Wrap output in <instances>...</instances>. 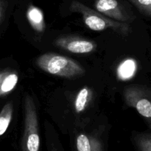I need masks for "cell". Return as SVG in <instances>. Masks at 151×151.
I'll use <instances>...</instances> for the list:
<instances>
[{
	"mask_svg": "<svg viewBox=\"0 0 151 151\" xmlns=\"http://www.w3.org/2000/svg\"><path fill=\"white\" fill-rule=\"evenodd\" d=\"M69 10L73 13H80L82 16L84 24L91 30L103 31L111 29L124 36L128 35L131 30V27L126 22L110 19L78 1H72Z\"/></svg>",
	"mask_w": 151,
	"mask_h": 151,
	"instance_id": "6da1fadb",
	"label": "cell"
},
{
	"mask_svg": "<svg viewBox=\"0 0 151 151\" xmlns=\"http://www.w3.org/2000/svg\"><path fill=\"white\" fill-rule=\"evenodd\" d=\"M36 64L41 70L50 75L66 78L81 76L83 68L75 60L53 53H45L37 58Z\"/></svg>",
	"mask_w": 151,
	"mask_h": 151,
	"instance_id": "7a4b0ae2",
	"label": "cell"
},
{
	"mask_svg": "<svg viewBox=\"0 0 151 151\" xmlns=\"http://www.w3.org/2000/svg\"><path fill=\"white\" fill-rule=\"evenodd\" d=\"M24 131L21 139V151H40L41 139L38 114L35 103L29 94H26L24 99Z\"/></svg>",
	"mask_w": 151,
	"mask_h": 151,
	"instance_id": "3957f363",
	"label": "cell"
},
{
	"mask_svg": "<svg viewBox=\"0 0 151 151\" xmlns=\"http://www.w3.org/2000/svg\"><path fill=\"white\" fill-rule=\"evenodd\" d=\"M127 105L133 107L139 114L150 120L151 117L150 94L146 88L139 86H131L124 91Z\"/></svg>",
	"mask_w": 151,
	"mask_h": 151,
	"instance_id": "277c9868",
	"label": "cell"
},
{
	"mask_svg": "<svg viewBox=\"0 0 151 151\" xmlns=\"http://www.w3.org/2000/svg\"><path fill=\"white\" fill-rule=\"evenodd\" d=\"M73 151H106V144L97 132L79 133L74 140Z\"/></svg>",
	"mask_w": 151,
	"mask_h": 151,
	"instance_id": "5b68a950",
	"label": "cell"
},
{
	"mask_svg": "<svg viewBox=\"0 0 151 151\" xmlns=\"http://www.w3.org/2000/svg\"><path fill=\"white\" fill-rule=\"evenodd\" d=\"M57 47L76 54H87L92 52L97 45L92 41L75 36L60 37L55 41Z\"/></svg>",
	"mask_w": 151,
	"mask_h": 151,
	"instance_id": "8992f818",
	"label": "cell"
},
{
	"mask_svg": "<svg viewBox=\"0 0 151 151\" xmlns=\"http://www.w3.org/2000/svg\"><path fill=\"white\" fill-rule=\"evenodd\" d=\"M97 12L104 16L122 22H128L131 19L125 7L117 0H94Z\"/></svg>",
	"mask_w": 151,
	"mask_h": 151,
	"instance_id": "52a82bcc",
	"label": "cell"
},
{
	"mask_svg": "<svg viewBox=\"0 0 151 151\" xmlns=\"http://www.w3.org/2000/svg\"><path fill=\"white\" fill-rule=\"evenodd\" d=\"M19 76L15 71H0V97L10 94L18 83Z\"/></svg>",
	"mask_w": 151,
	"mask_h": 151,
	"instance_id": "ba28073f",
	"label": "cell"
},
{
	"mask_svg": "<svg viewBox=\"0 0 151 151\" xmlns=\"http://www.w3.org/2000/svg\"><path fill=\"white\" fill-rule=\"evenodd\" d=\"M27 18L29 24L38 32H42L45 29L44 14L41 9L30 5L27 11Z\"/></svg>",
	"mask_w": 151,
	"mask_h": 151,
	"instance_id": "9c48e42d",
	"label": "cell"
},
{
	"mask_svg": "<svg viewBox=\"0 0 151 151\" xmlns=\"http://www.w3.org/2000/svg\"><path fill=\"white\" fill-rule=\"evenodd\" d=\"M137 69V64L135 60L132 58L125 59L119 65L116 70L117 77L121 81H127L135 75Z\"/></svg>",
	"mask_w": 151,
	"mask_h": 151,
	"instance_id": "30bf717a",
	"label": "cell"
},
{
	"mask_svg": "<svg viewBox=\"0 0 151 151\" xmlns=\"http://www.w3.org/2000/svg\"><path fill=\"white\" fill-rule=\"evenodd\" d=\"M13 107L12 103H7L0 112V137L7 131L12 118H13Z\"/></svg>",
	"mask_w": 151,
	"mask_h": 151,
	"instance_id": "8fae6325",
	"label": "cell"
},
{
	"mask_svg": "<svg viewBox=\"0 0 151 151\" xmlns=\"http://www.w3.org/2000/svg\"><path fill=\"white\" fill-rule=\"evenodd\" d=\"M132 139L137 151H151L150 133H137L133 136Z\"/></svg>",
	"mask_w": 151,
	"mask_h": 151,
	"instance_id": "7c38bea8",
	"label": "cell"
},
{
	"mask_svg": "<svg viewBox=\"0 0 151 151\" xmlns=\"http://www.w3.org/2000/svg\"><path fill=\"white\" fill-rule=\"evenodd\" d=\"M90 95L91 92L87 86L80 90L75 101V109L77 113H81L85 110L89 101Z\"/></svg>",
	"mask_w": 151,
	"mask_h": 151,
	"instance_id": "4fadbf2b",
	"label": "cell"
},
{
	"mask_svg": "<svg viewBox=\"0 0 151 151\" xmlns=\"http://www.w3.org/2000/svg\"><path fill=\"white\" fill-rule=\"evenodd\" d=\"M140 12L147 16L151 15V0H129Z\"/></svg>",
	"mask_w": 151,
	"mask_h": 151,
	"instance_id": "5bb4252c",
	"label": "cell"
},
{
	"mask_svg": "<svg viewBox=\"0 0 151 151\" xmlns=\"http://www.w3.org/2000/svg\"><path fill=\"white\" fill-rule=\"evenodd\" d=\"M47 151H63V150L60 145L57 144V142L50 140L47 145Z\"/></svg>",
	"mask_w": 151,
	"mask_h": 151,
	"instance_id": "9a60e30c",
	"label": "cell"
},
{
	"mask_svg": "<svg viewBox=\"0 0 151 151\" xmlns=\"http://www.w3.org/2000/svg\"><path fill=\"white\" fill-rule=\"evenodd\" d=\"M3 17H4V7L1 0H0V24L2 22Z\"/></svg>",
	"mask_w": 151,
	"mask_h": 151,
	"instance_id": "2e32d148",
	"label": "cell"
}]
</instances>
